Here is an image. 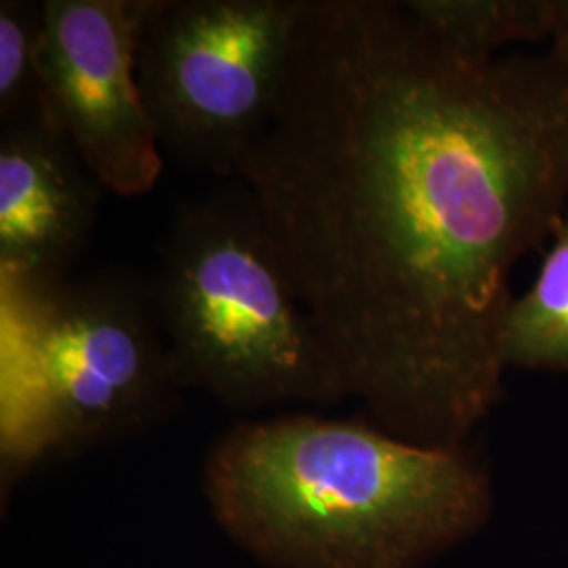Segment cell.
I'll return each mask as SVG.
<instances>
[{"mask_svg":"<svg viewBox=\"0 0 568 568\" xmlns=\"http://www.w3.org/2000/svg\"><path fill=\"white\" fill-rule=\"evenodd\" d=\"M236 180L345 398L466 447L504 394L511 270L567 213V63L467 58L405 2L305 0Z\"/></svg>","mask_w":568,"mask_h":568,"instance_id":"6da1fadb","label":"cell"},{"mask_svg":"<svg viewBox=\"0 0 568 568\" xmlns=\"http://www.w3.org/2000/svg\"><path fill=\"white\" fill-rule=\"evenodd\" d=\"M213 523L265 568H426L490 516L487 467L373 419H241L203 467Z\"/></svg>","mask_w":568,"mask_h":568,"instance_id":"7a4b0ae2","label":"cell"},{"mask_svg":"<svg viewBox=\"0 0 568 568\" xmlns=\"http://www.w3.org/2000/svg\"><path fill=\"white\" fill-rule=\"evenodd\" d=\"M183 386L152 286L105 267L39 295H2V488L164 424Z\"/></svg>","mask_w":568,"mask_h":568,"instance_id":"3957f363","label":"cell"},{"mask_svg":"<svg viewBox=\"0 0 568 568\" xmlns=\"http://www.w3.org/2000/svg\"><path fill=\"white\" fill-rule=\"evenodd\" d=\"M152 297L183 389L241 413L347 400L243 183L185 201Z\"/></svg>","mask_w":568,"mask_h":568,"instance_id":"277c9868","label":"cell"},{"mask_svg":"<svg viewBox=\"0 0 568 568\" xmlns=\"http://www.w3.org/2000/svg\"><path fill=\"white\" fill-rule=\"evenodd\" d=\"M305 0H148L138 84L175 159L236 178L272 119Z\"/></svg>","mask_w":568,"mask_h":568,"instance_id":"5b68a950","label":"cell"},{"mask_svg":"<svg viewBox=\"0 0 568 568\" xmlns=\"http://www.w3.org/2000/svg\"><path fill=\"white\" fill-rule=\"evenodd\" d=\"M148 0H44V112L116 196H140L163 173L135 60Z\"/></svg>","mask_w":568,"mask_h":568,"instance_id":"8992f818","label":"cell"},{"mask_svg":"<svg viewBox=\"0 0 568 568\" xmlns=\"http://www.w3.org/2000/svg\"><path fill=\"white\" fill-rule=\"evenodd\" d=\"M103 192L47 112L2 126V295H39L74 276L95 232Z\"/></svg>","mask_w":568,"mask_h":568,"instance_id":"52a82bcc","label":"cell"},{"mask_svg":"<svg viewBox=\"0 0 568 568\" xmlns=\"http://www.w3.org/2000/svg\"><path fill=\"white\" fill-rule=\"evenodd\" d=\"M501 361L506 371L568 375V211L551 234L537 281L509 304L501 326Z\"/></svg>","mask_w":568,"mask_h":568,"instance_id":"ba28073f","label":"cell"},{"mask_svg":"<svg viewBox=\"0 0 568 568\" xmlns=\"http://www.w3.org/2000/svg\"><path fill=\"white\" fill-rule=\"evenodd\" d=\"M406 11L448 49L467 58H499L511 42L551 34L554 0H405Z\"/></svg>","mask_w":568,"mask_h":568,"instance_id":"9c48e42d","label":"cell"},{"mask_svg":"<svg viewBox=\"0 0 568 568\" xmlns=\"http://www.w3.org/2000/svg\"><path fill=\"white\" fill-rule=\"evenodd\" d=\"M44 0L0 2V122L44 112Z\"/></svg>","mask_w":568,"mask_h":568,"instance_id":"30bf717a","label":"cell"},{"mask_svg":"<svg viewBox=\"0 0 568 568\" xmlns=\"http://www.w3.org/2000/svg\"><path fill=\"white\" fill-rule=\"evenodd\" d=\"M549 53L568 65V0H554Z\"/></svg>","mask_w":568,"mask_h":568,"instance_id":"8fae6325","label":"cell"}]
</instances>
